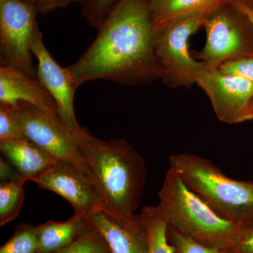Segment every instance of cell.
I'll return each mask as SVG.
<instances>
[{
	"label": "cell",
	"instance_id": "obj_20",
	"mask_svg": "<svg viewBox=\"0 0 253 253\" xmlns=\"http://www.w3.org/2000/svg\"><path fill=\"white\" fill-rule=\"evenodd\" d=\"M121 0H80L83 16L91 27L98 30Z\"/></svg>",
	"mask_w": 253,
	"mask_h": 253
},
{
	"label": "cell",
	"instance_id": "obj_10",
	"mask_svg": "<svg viewBox=\"0 0 253 253\" xmlns=\"http://www.w3.org/2000/svg\"><path fill=\"white\" fill-rule=\"evenodd\" d=\"M30 49L38 61L37 79L54 99L60 119L73 132L80 130L82 127L76 119L73 104L78 86L67 68L58 64L49 54L38 25L31 37Z\"/></svg>",
	"mask_w": 253,
	"mask_h": 253
},
{
	"label": "cell",
	"instance_id": "obj_22",
	"mask_svg": "<svg viewBox=\"0 0 253 253\" xmlns=\"http://www.w3.org/2000/svg\"><path fill=\"white\" fill-rule=\"evenodd\" d=\"M54 253H111L107 243L94 228L66 249Z\"/></svg>",
	"mask_w": 253,
	"mask_h": 253
},
{
	"label": "cell",
	"instance_id": "obj_14",
	"mask_svg": "<svg viewBox=\"0 0 253 253\" xmlns=\"http://www.w3.org/2000/svg\"><path fill=\"white\" fill-rule=\"evenodd\" d=\"M0 149L8 162L26 181L36 180L59 163L45 150L29 140L1 139Z\"/></svg>",
	"mask_w": 253,
	"mask_h": 253
},
{
	"label": "cell",
	"instance_id": "obj_13",
	"mask_svg": "<svg viewBox=\"0 0 253 253\" xmlns=\"http://www.w3.org/2000/svg\"><path fill=\"white\" fill-rule=\"evenodd\" d=\"M18 102L33 105L51 117L60 119L54 99L37 78L11 66H1L0 104L14 106Z\"/></svg>",
	"mask_w": 253,
	"mask_h": 253
},
{
	"label": "cell",
	"instance_id": "obj_23",
	"mask_svg": "<svg viewBox=\"0 0 253 253\" xmlns=\"http://www.w3.org/2000/svg\"><path fill=\"white\" fill-rule=\"evenodd\" d=\"M28 140L11 105L0 104V140Z\"/></svg>",
	"mask_w": 253,
	"mask_h": 253
},
{
	"label": "cell",
	"instance_id": "obj_18",
	"mask_svg": "<svg viewBox=\"0 0 253 253\" xmlns=\"http://www.w3.org/2000/svg\"><path fill=\"white\" fill-rule=\"evenodd\" d=\"M24 178L0 182V225L4 226L18 217L24 204Z\"/></svg>",
	"mask_w": 253,
	"mask_h": 253
},
{
	"label": "cell",
	"instance_id": "obj_17",
	"mask_svg": "<svg viewBox=\"0 0 253 253\" xmlns=\"http://www.w3.org/2000/svg\"><path fill=\"white\" fill-rule=\"evenodd\" d=\"M141 214L147 231L149 253H173L166 234L167 224L158 206L144 207Z\"/></svg>",
	"mask_w": 253,
	"mask_h": 253
},
{
	"label": "cell",
	"instance_id": "obj_29",
	"mask_svg": "<svg viewBox=\"0 0 253 253\" xmlns=\"http://www.w3.org/2000/svg\"><path fill=\"white\" fill-rule=\"evenodd\" d=\"M251 112H252V115L253 116V101L252 102V105H251Z\"/></svg>",
	"mask_w": 253,
	"mask_h": 253
},
{
	"label": "cell",
	"instance_id": "obj_9",
	"mask_svg": "<svg viewBox=\"0 0 253 253\" xmlns=\"http://www.w3.org/2000/svg\"><path fill=\"white\" fill-rule=\"evenodd\" d=\"M196 84L209 98L213 111L221 122L238 124L253 119V83L221 72L218 68H208Z\"/></svg>",
	"mask_w": 253,
	"mask_h": 253
},
{
	"label": "cell",
	"instance_id": "obj_7",
	"mask_svg": "<svg viewBox=\"0 0 253 253\" xmlns=\"http://www.w3.org/2000/svg\"><path fill=\"white\" fill-rule=\"evenodd\" d=\"M28 140L45 150L59 162L69 163L89 176V170L73 131L60 119L46 114L33 105L13 106Z\"/></svg>",
	"mask_w": 253,
	"mask_h": 253
},
{
	"label": "cell",
	"instance_id": "obj_19",
	"mask_svg": "<svg viewBox=\"0 0 253 253\" xmlns=\"http://www.w3.org/2000/svg\"><path fill=\"white\" fill-rule=\"evenodd\" d=\"M38 246L36 226L22 223L0 248V253H38Z\"/></svg>",
	"mask_w": 253,
	"mask_h": 253
},
{
	"label": "cell",
	"instance_id": "obj_1",
	"mask_svg": "<svg viewBox=\"0 0 253 253\" xmlns=\"http://www.w3.org/2000/svg\"><path fill=\"white\" fill-rule=\"evenodd\" d=\"M149 0H121L98 29L91 46L68 66L76 85L108 80L136 85L161 79L154 49V25Z\"/></svg>",
	"mask_w": 253,
	"mask_h": 253
},
{
	"label": "cell",
	"instance_id": "obj_5",
	"mask_svg": "<svg viewBox=\"0 0 253 253\" xmlns=\"http://www.w3.org/2000/svg\"><path fill=\"white\" fill-rule=\"evenodd\" d=\"M205 16L172 20L154 26V49L162 67L161 81L175 89H189L208 68L190 54L189 40L203 27Z\"/></svg>",
	"mask_w": 253,
	"mask_h": 253
},
{
	"label": "cell",
	"instance_id": "obj_30",
	"mask_svg": "<svg viewBox=\"0 0 253 253\" xmlns=\"http://www.w3.org/2000/svg\"><path fill=\"white\" fill-rule=\"evenodd\" d=\"M251 1H253V0H251Z\"/></svg>",
	"mask_w": 253,
	"mask_h": 253
},
{
	"label": "cell",
	"instance_id": "obj_24",
	"mask_svg": "<svg viewBox=\"0 0 253 253\" xmlns=\"http://www.w3.org/2000/svg\"><path fill=\"white\" fill-rule=\"evenodd\" d=\"M218 69L226 74L234 75L253 83V57L227 61L221 64Z\"/></svg>",
	"mask_w": 253,
	"mask_h": 253
},
{
	"label": "cell",
	"instance_id": "obj_8",
	"mask_svg": "<svg viewBox=\"0 0 253 253\" xmlns=\"http://www.w3.org/2000/svg\"><path fill=\"white\" fill-rule=\"evenodd\" d=\"M38 13L21 0H0V63L36 78L30 43Z\"/></svg>",
	"mask_w": 253,
	"mask_h": 253
},
{
	"label": "cell",
	"instance_id": "obj_2",
	"mask_svg": "<svg viewBox=\"0 0 253 253\" xmlns=\"http://www.w3.org/2000/svg\"><path fill=\"white\" fill-rule=\"evenodd\" d=\"M103 212L123 220L135 214L144 195L146 163L126 139L101 140L85 128L73 132Z\"/></svg>",
	"mask_w": 253,
	"mask_h": 253
},
{
	"label": "cell",
	"instance_id": "obj_4",
	"mask_svg": "<svg viewBox=\"0 0 253 253\" xmlns=\"http://www.w3.org/2000/svg\"><path fill=\"white\" fill-rule=\"evenodd\" d=\"M169 168L216 214L235 224H253V181L231 179L207 158L182 153L169 158Z\"/></svg>",
	"mask_w": 253,
	"mask_h": 253
},
{
	"label": "cell",
	"instance_id": "obj_3",
	"mask_svg": "<svg viewBox=\"0 0 253 253\" xmlns=\"http://www.w3.org/2000/svg\"><path fill=\"white\" fill-rule=\"evenodd\" d=\"M158 195V207L167 226L209 247L231 249L252 226L235 224L219 217L185 185L172 168L168 169Z\"/></svg>",
	"mask_w": 253,
	"mask_h": 253
},
{
	"label": "cell",
	"instance_id": "obj_25",
	"mask_svg": "<svg viewBox=\"0 0 253 253\" xmlns=\"http://www.w3.org/2000/svg\"><path fill=\"white\" fill-rule=\"evenodd\" d=\"M36 10L38 14H46L57 9H65L80 0H21Z\"/></svg>",
	"mask_w": 253,
	"mask_h": 253
},
{
	"label": "cell",
	"instance_id": "obj_27",
	"mask_svg": "<svg viewBox=\"0 0 253 253\" xmlns=\"http://www.w3.org/2000/svg\"><path fill=\"white\" fill-rule=\"evenodd\" d=\"M21 177L19 172L8 161L0 158V180L14 181Z\"/></svg>",
	"mask_w": 253,
	"mask_h": 253
},
{
	"label": "cell",
	"instance_id": "obj_11",
	"mask_svg": "<svg viewBox=\"0 0 253 253\" xmlns=\"http://www.w3.org/2000/svg\"><path fill=\"white\" fill-rule=\"evenodd\" d=\"M34 182L42 189L49 190L66 199L75 213L89 217L102 211L90 178L71 163H57Z\"/></svg>",
	"mask_w": 253,
	"mask_h": 253
},
{
	"label": "cell",
	"instance_id": "obj_12",
	"mask_svg": "<svg viewBox=\"0 0 253 253\" xmlns=\"http://www.w3.org/2000/svg\"><path fill=\"white\" fill-rule=\"evenodd\" d=\"M88 219L106 241L111 253H149L147 231L141 213L119 220L101 211Z\"/></svg>",
	"mask_w": 253,
	"mask_h": 253
},
{
	"label": "cell",
	"instance_id": "obj_15",
	"mask_svg": "<svg viewBox=\"0 0 253 253\" xmlns=\"http://www.w3.org/2000/svg\"><path fill=\"white\" fill-rule=\"evenodd\" d=\"M91 228L88 217L78 213L68 220L46 221L36 226L38 253H54L66 249Z\"/></svg>",
	"mask_w": 253,
	"mask_h": 253
},
{
	"label": "cell",
	"instance_id": "obj_28",
	"mask_svg": "<svg viewBox=\"0 0 253 253\" xmlns=\"http://www.w3.org/2000/svg\"><path fill=\"white\" fill-rule=\"evenodd\" d=\"M229 2L244 15L253 30V6L244 0H230Z\"/></svg>",
	"mask_w": 253,
	"mask_h": 253
},
{
	"label": "cell",
	"instance_id": "obj_26",
	"mask_svg": "<svg viewBox=\"0 0 253 253\" xmlns=\"http://www.w3.org/2000/svg\"><path fill=\"white\" fill-rule=\"evenodd\" d=\"M231 250L233 253H253V225L246 231L241 241Z\"/></svg>",
	"mask_w": 253,
	"mask_h": 253
},
{
	"label": "cell",
	"instance_id": "obj_6",
	"mask_svg": "<svg viewBox=\"0 0 253 253\" xmlns=\"http://www.w3.org/2000/svg\"><path fill=\"white\" fill-rule=\"evenodd\" d=\"M244 21L246 17L230 2L208 15L203 24L206 44L195 58L208 68H218L227 61L253 57L252 38Z\"/></svg>",
	"mask_w": 253,
	"mask_h": 253
},
{
	"label": "cell",
	"instance_id": "obj_16",
	"mask_svg": "<svg viewBox=\"0 0 253 253\" xmlns=\"http://www.w3.org/2000/svg\"><path fill=\"white\" fill-rule=\"evenodd\" d=\"M230 0H149V6L154 26L191 16H207Z\"/></svg>",
	"mask_w": 253,
	"mask_h": 253
},
{
	"label": "cell",
	"instance_id": "obj_21",
	"mask_svg": "<svg viewBox=\"0 0 253 253\" xmlns=\"http://www.w3.org/2000/svg\"><path fill=\"white\" fill-rule=\"evenodd\" d=\"M166 234L173 253H233L231 249H217L199 244L168 226Z\"/></svg>",
	"mask_w": 253,
	"mask_h": 253
}]
</instances>
